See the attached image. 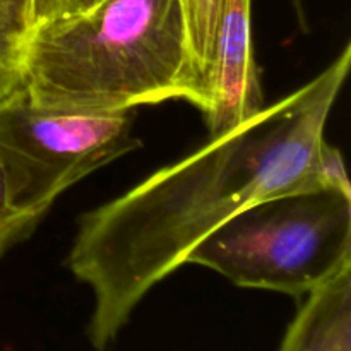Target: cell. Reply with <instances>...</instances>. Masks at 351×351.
<instances>
[{"label": "cell", "instance_id": "277c9868", "mask_svg": "<svg viewBox=\"0 0 351 351\" xmlns=\"http://www.w3.org/2000/svg\"><path fill=\"white\" fill-rule=\"evenodd\" d=\"M134 112H74L33 103L17 88L0 99V163L10 204L34 230L75 182L141 147Z\"/></svg>", "mask_w": 351, "mask_h": 351}, {"label": "cell", "instance_id": "9c48e42d", "mask_svg": "<svg viewBox=\"0 0 351 351\" xmlns=\"http://www.w3.org/2000/svg\"><path fill=\"white\" fill-rule=\"evenodd\" d=\"M315 175L322 189L336 191L343 195L351 197V185L345 170V160L341 151L336 146L322 141L315 158Z\"/></svg>", "mask_w": 351, "mask_h": 351}, {"label": "cell", "instance_id": "3957f363", "mask_svg": "<svg viewBox=\"0 0 351 351\" xmlns=\"http://www.w3.org/2000/svg\"><path fill=\"white\" fill-rule=\"evenodd\" d=\"M187 264L235 287L302 297L351 266V197L317 187L261 199L209 233Z\"/></svg>", "mask_w": 351, "mask_h": 351}, {"label": "cell", "instance_id": "ba28073f", "mask_svg": "<svg viewBox=\"0 0 351 351\" xmlns=\"http://www.w3.org/2000/svg\"><path fill=\"white\" fill-rule=\"evenodd\" d=\"M180 2L182 9H184L185 23H187L189 41H191L195 69H197V74L201 77L206 101H208L206 79H208L209 64H211L216 27H218L223 0H180Z\"/></svg>", "mask_w": 351, "mask_h": 351}, {"label": "cell", "instance_id": "8fae6325", "mask_svg": "<svg viewBox=\"0 0 351 351\" xmlns=\"http://www.w3.org/2000/svg\"><path fill=\"white\" fill-rule=\"evenodd\" d=\"M99 2L101 0H33V5H31V29L38 24L48 23V21L86 12V10L98 5Z\"/></svg>", "mask_w": 351, "mask_h": 351}, {"label": "cell", "instance_id": "30bf717a", "mask_svg": "<svg viewBox=\"0 0 351 351\" xmlns=\"http://www.w3.org/2000/svg\"><path fill=\"white\" fill-rule=\"evenodd\" d=\"M33 232L23 216L10 204L9 187H7L5 171L0 163V257L17 242L26 239Z\"/></svg>", "mask_w": 351, "mask_h": 351}, {"label": "cell", "instance_id": "7c38bea8", "mask_svg": "<svg viewBox=\"0 0 351 351\" xmlns=\"http://www.w3.org/2000/svg\"><path fill=\"white\" fill-rule=\"evenodd\" d=\"M293 2V7H295V12H297V19H298V24H300L302 29L307 33L308 31V26H307V19H305V10H304V2L302 0H291Z\"/></svg>", "mask_w": 351, "mask_h": 351}, {"label": "cell", "instance_id": "6da1fadb", "mask_svg": "<svg viewBox=\"0 0 351 351\" xmlns=\"http://www.w3.org/2000/svg\"><path fill=\"white\" fill-rule=\"evenodd\" d=\"M350 65L346 43L297 91L81 216L67 266L95 295L96 350H108L141 300L235 213L321 187L315 158Z\"/></svg>", "mask_w": 351, "mask_h": 351}, {"label": "cell", "instance_id": "7a4b0ae2", "mask_svg": "<svg viewBox=\"0 0 351 351\" xmlns=\"http://www.w3.org/2000/svg\"><path fill=\"white\" fill-rule=\"evenodd\" d=\"M21 88L33 103L74 112H120L185 99L202 112L180 0H101L38 24L27 36Z\"/></svg>", "mask_w": 351, "mask_h": 351}, {"label": "cell", "instance_id": "8992f818", "mask_svg": "<svg viewBox=\"0 0 351 351\" xmlns=\"http://www.w3.org/2000/svg\"><path fill=\"white\" fill-rule=\"evenodd\" d=\"M305 295L280 351H351V266Z\"/></svg>", "mask_w": 351, "mask_h": 351}, {"label": "cell", "instance_id": "5b68a950", "mask_svg": "<svg viewBox=\"0 0 351 351\" xmlns=\"http://www.w3.org/2000/svg\"><path fill=\"white\" fill-rule=\"evenodd\" d=\"M209 134L226 132L264 108L250 31V0H223L206 79Z\"/></svg>", "mask_w": 351, "mask_h": 351}, {"label": "cell", "instance_id": "52a82bcc", "mask_svg": "<svg viewBox=\"0 0 351 351\" xmlns=\"http://www.w3.org/2000/svg\"><path fill=\"white\" fill-rule=\"evenodd\" d=\"M33 0H0V99L21 86Z\"/></svg>", "mask_w": 351, "mask_h": 351}]
</instances>
